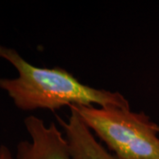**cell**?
<instances>
[{"mask_svg":"<svg viewBox=\"0 0 159 159\" xmlns=\"http://www.w3.org/2000/svg\"><path fill=\"white\" fill-rule=\"evenodd\" d=\"M0 58L17 70L15 78H0V89L23 111H55L70 105H95L130 110L129 101L117 91L86 85L67 70L39 67L28 62L15 49L0 45Z\"/></svg>","mask_w":159,"mask_h":159,"instance_id":"1","label":"cell"},{"mask_svg":"<svg viewBox=\"0 0 159 159\" xmlns=\"http://www.w3.org/2000/svg\"><path fill=\"white\" fill-rule=\"evenodd\" d=\"M69 109L119 159H159V125L143 111L95 105Z\"/></svg>","mask_w":159,"mask_h":159,"instance_id":"2","label":"cell"},{"mask_svg":"<svg viewBox=\"0 0 159 159\" xmlns=\"http://www.w3.org/2000/svg\"><path fill=\"white\" fill-rule=\"evenodd\" d=\"M24 125L30 141L18 143L16 159H75L71 153L64 132L55 123L46 125L38 117L30 115Z\"/></svg>","mask_w":159,"mask_h":159,"instance_id":"3","label":"cell"},{"mask_svg":"<svg viewBox=\"0 0 159 159\" xmlns=\"http://www.w3.org/2000/svg\"><path fill=\"white\" fill-rule=\"evenodd\" d=\"M70 112L66 120L59 116H57V120L63 128L74 158L119 159L97 141L94 134L77 114L73 111H70Z\"/></svg>","mask_w":159,"mask_h":159,"instance_id":"4","label":"cell"},{"mask_svg":"<svg viewBox=\"0 0 159 159\" xmlns=\"http://www.w3.org/2000/svg\"><path fill=\"white\" fill-rule=\"evenodd\" d=\"M0 159H13L10 148L6 145H0Z\"/></svg>","mask_w":159,"mask_h":159,"instance_id":"5","label":"cell"}]
</instances>
